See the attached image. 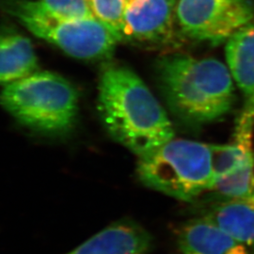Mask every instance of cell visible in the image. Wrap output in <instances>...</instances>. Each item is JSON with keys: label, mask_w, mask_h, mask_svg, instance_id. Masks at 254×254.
Listing matches in <instances>:
<instances>
[{"label": "cell", "mask_w": 254, "mask_h": 254, "mask_svg": "<svg viewBox=\"0 0 254 254\" xmlns=\"http://www.w3.org/2000/svg\"><path fill=\"white\" fill-rule=\"evenodd\" d=\"M98 112L109 136L137 158L175 137L167 111L130 68L111 64L98 84Z\"/></svg>", "instance_id": "cell-1"}, {"label": "cell", "mask_w": 254, "mask_h": 254, "mask_svg": "<svg viewBox=\"0 0 254 254\" xmlns=\"http://www.w3.org/2000/svg\"><path fill=\"white\" fill-rule=\"evenodd\" d=\"M156 73L168 108L186 127L208 126L234 108L235 81L217 59L168 55L157 62Z\"/></svg>", "instance_id": "cell-2"}, {"label": "cell", "mask_w": 254, "mask_h": 254, "mask_svg": "<svg viewBox=\"0 0 254 254\" xmlns=\"http://www.w3.org/2000/svg\"><path fill=\"white\" fill-rule=\"evenodd\" d=\"M0 105L22 126L50 136H68L78 115V92L64 76L38 71L4 86Z\"/></svg>", "instance_id": "cell-3"}, {"label": "cell", "mask_w": 254, "mask_h": 254, "mask_svg": "<svg viewBox=\"0 0 254 254\" xmlns=\"http://www.w3.org/2000/svg\"><path fill=\"white\" fill-rule=\"evenodd\" d=\"M136 175L146 187L187 202L212 191L217 183L211 144L175 137L138 158Z\"/></svg>", "instance_id": "cell-4"}, {"label": "cell", "mask_w": 254, "mask_h": 254, "mask_svg": "<svg viewBox=\"0 0 254 254\" xmlns=\"http://www.w3.org/2000/svg\"><path fill=\"white\" fill-rule=\"evenodd\" d=\"M0 8L35 36L74 59H108L122 39L97 19L60 18L43 9L37 0H0Z\"/></svg>", "instance_id": "cell-5"}, {"label": "cell", "mask_w": 254, "mask_h": 254, "mask_svg": "<svg viewBox=\"0 0 254 254\" xmlns=\"http://www.w3.org/2000/svg\"><path fill=\"white\" fill-rule=\"evenodd\" d=\"M254 19V0H178L176 20L186 36L219 45Z\"/></svg>", "instance_id": "cell-6"}, {"label": "cell", "mask_w": 254, "mask_h": 254, "mask_svg": "<svg viewBox=\"0 0 254 254\" xmlns=\"http://www.w3.org/2000/svg\"><path fill=\"white\" fill-rule=\"evenodd\" d=\"M177 0H130L127 3L124 38L141 43L164 44L173 34Z\"/></svg>", "instance_id": "cell-7"}, {"label": "cell", "mask_w": 254, "mask_h": 254, "mask_svg": "<svg viewBox=\"0 0 254 254\" xmlns=\"http://www.w3.org/2000/svg\"><path fill=\"white\" fill-rule=\"evenodd\" d=\"M225 56L229 71L244 97V108L237 123L254 127V22L228 40Z\"/></svg>", "instance_id": "cell-8"}, {"label": "cell", "mask_w": 254, "mask_h": 254, "mask_svg": "<svg viewBox=\"0 0 254 254\" xmlns=\"http://www.w3.org/2000/svg\"><path fill=\"white\" fill-rule=\"evenodd\" d=\"M153 236L132 219H120L66 254H147Z\"/></svg>", "instance_id": "cell-9"}, {"label": "cell", "mask_w": 254, "mask_h": 254, "mask_svg": "<svg viewBox=\"0 0 254 254\" xmlns=\"http://www.w3.org/2000/svg\"><path fill=\"white\" fill-rule=\"evenodd\" d=\"M184 254H251L248 247L203 217L184 222L176 232Z\"/></svg>", "instance_id": "cell-10"}, {"label": "cell", "mask_w": 254, "mask_h": 254, "mask_svg": "<svg viewBox=\"0 0 254 254\" xmlns=\"http://www.w3.org/2000/svg\"><path fill=\"white\" fill-rule=\"evenodd\" d=\"M247 247H254V204L238 198H218L201 216Z\"/></svg>", "instance_id": "cell-11"}, {"label": "cell", "mask_w": 254, "mask_h": 254, "mask_svg": "<svg viewBox=\"0 0 254 254\" xmlns=\"http://www.w3.org/2000/svg\"><path fill=\"white\" fill-rule=\"evenodd\" d=\"M39 71L32 43L9 28H0V85L6 86Z\"/></svg>", "instance_id": "cell-12"}, {"label": "cell", "mask_w": 254, "mask_h": 254, "mask_svg": "<svg viewBox=\"0 0 254 254\" xmlns=\"http://www.w3.org/2000/svg\"><path fill=\"white\" fill-rule=\"evenodd\" d=\"M253 134L252 130L236 127L234 143L211 144L212 163L217 182L254 162Z\"/></svg>", "instance_id": "cell-13"}, {"label": "cell", "mask_w": 254, "mask_h": 254, "mask_svg": "<svg viewBox=\"0 0 254 254\" xmlns=\"http://www.w3.org/2000/svg\"><path fill=\"white\" fill-rule=\"evenodd\" d=\"M212 191L219 198H238L254 204V162L218 180Z\"/></svg>", "instance_id": "cell-14"}, {"label": "cell", "mask_w": 254, "mask_h": 254, "mask_svg": "<svg viewBox=\"0 0 254 254\" xmlns=\"http://www.w3.org/2000/svg\"><path fill=\"white\" fill-rule=\"evenodd\" d=\"M94 17L124 39L127 0H89Z\"/></svg>", "instance_id": "cell-15"}, {"label": "cell", "mask_w": 254, "mask_h": 254, "mask_svg": "<svg viewBox=\"0 0 254 254\" xmlns=\"http://www.w3.org/2000/svg\"><path fill=\"white\" fill-rule=\"evenodd\" d=\"M47 12L68 20L96 19L89 0H37Z\"/></svg>", "instance_id": "cell-16"}, {"label": "cell", "mask_w": 254, "mask_h": 254, "mask_svg": "<svg viewBox=\"0 0 254 254\" xmlns=\"http://www.w3.org/2000/svg\"><path fill=\"white\" fill-rule=\"evenodd\" d=\"M127 1H128V2H129V1H130V0H127Z\"/></svg>", "instance_id": "cell-17"}]
</instances>
